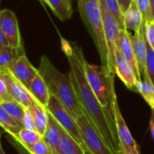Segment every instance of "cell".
<instances>
[{
  "mask_svg": "<svg viewBox=\"0 0 154 154\" xmlns=\"http://www.w3.org/2000/svg\"><path fill=\"white\" fill-rule=\"evenodd\" d=\"M42 139V136L37 131H32L25 128H22L15 137V141L23 148H26L30 145H32Z\"/></svg>",
  "mask_w": 154,
  "mask_h": 154,
  "instance_id": "cb8c5ba5",
  "label": "cell"
},
{
  "mask_svg": "<svg viewBox=\"0 0 154 154\" xmlns=\"http://www.w3.org/2000/svg\"><path fill=\"white\" fill-rule=\"evenodd\" d=\"M131 40L133 42L134 51L135 55V59L138 64L139 71L141 74L142 80L150 81L147 76L146 70V61H147V42L144 36L143 29L136 32L134 35L131 34Z\"/></svg>",
  "mask_w": 154,
  "mask_h": 154,
  "instance_id": "8fae6325",
  "label": "cell"
},
{
  "mask_svg": "<svg viewBox=\"0 0 154 154\" xmlns=\"http://www.w3.org/2000/svg\"><path fill=\"white\" fill-rule=\"evenodd\" d=\"M150 130H151V134L154 140V109L152 110V116H151V120H150Z\"/></svg>",
  "mask_w": 154,
  "mask_h": 154,
  "instance_id": "d590c367",
  "label": "cell"
},
{
  "mask_svg": "<svg viewBox=\"0 0 154 154\" xmlns=\"http://www.w3.org/2000/svg\"><path fill=\"white\" fill-rule=\"evenodd\" d=\"M0 104L5 108V110L9 114V116L21 127H23V119L25 108L14 100L2 101V102H0Z\"/></svg>",
  "mask_w": 154,
  "mask_h": 154,
  "instance_id": "603a6c76",
  "label": "cell"
},
{
  "mask_svg": "<svg viewBox=\"0 0 154 154\" xmlns=\"http://www.w3.org/2000/svg\"><path fill=\"white\" fill-rule=\"evenodd\" d=\"M0 28L2 29L10 47L14 49H23L18 21L15 14L12 10H0Z\"/></svg>",
  "mask_w": 154,
  "mask_h": 154,
  "instance_id": "52a82bcc",
  "label": "cell"
},
{
  "mask_svg": "<svg viewBox=\"0 0 154 154\" xmlns=\"http://www.w3.org/2000/svg\"><path fill=\"white\" fill-rule=\"evenodd\" d=\"M48 116H49L48 125L42 139L51 148L53 154H59V143L60 139L61 126L58 124V122L49 112H48Z\"/></svg>",
  "mask_w": 154,
  "mask_h": 154,
  "instance_id": "2e32d148",
  "label": "cell"
},
{
  "mask_svg": "<svg viewBox=\"0 0 154 154\" xmlns=\"http://www.w3.org/2000/svg\"><path fill=\"white\" fill-rule=\"evenodd\" d=\"M143 32L147 43L154 51V21H148L143 23Z\"/></svg>",
  "mask_w": 154,
  "mask_h": 154,
  "instance_id": "f546056e",
  "label": "cell"
},
{
  "mask_svg": "<svg viewBox=\"0 0 154 154\" xmlns=\"http://www.w3.org/2000/svg\"><path fill=\"white\" fill-rule=\"evenodd\" d=\"M28 90L30 91L31 95L35 99V101L47 109L51 95L49 93L48 88H47L42 77L41 76V74L39 72L36 75V77L32 79V81L31 82V84L28 88Z\"/></svg>",
  "mask_w": 154,
  "mask_h": 154,
  "instance_id": "9a60e30c",
  "label": "cell"
},
{
  "mask_svg": "<svg viewBox=\"0 0 154 154\" xmlns=\"http://www.w3.org/2000/svg\"><path fill=\"white\" fill-rule=\"evenodd\" d=\"M6 46H9L8 42H7L6 38L4 34L2 29L0 28V48L1 47H6Z\"/></svg>",
  "mask_w": 154,
  "mask_h": 154,
  "instance_id": "e575fe53",
  "label": "cell"
},
{
  "mask_svg": "<svg viewBox=\"0 0 154 154\" xmlns=\"http://www.w3.org/2000/svg\"><path fill=\"white\" fill-rule=\"evenodd\" d=\"M115 73L116 76H118V78L128 89L136 92V85L138 79L131 65L121 54L118 49L115 56Z\"/></svg>",
  "mask_w": 154,
  "mask_h": 154,
  "instance_id": "7c38bea8",
  "label": "cell"
},
{
  "mask_svg": "<svg viewBox=\"0 0 154 154\" xmlns=\"http://www.w3.org/2000/svg\"><path fill=\"white\" fill-rule=\"evenodd\" d=\"M65 1V3L67 4V5H69V6H72V5H71V0H64Z\"/></svg>",
  "mask_w": 154,
  "mask_h": 154,
  "instance_id": "f35d334b",
  "label": "cell"
},
{
  "mask_svg": "<svg viewBox=\"0 0 154 154\" xmlns=\"http://www.w3.org/2000/svg\"><path fill=\"white\" fill-rule=\"evenodd\" d=\"M76 122L84 143V147L88 151L92 154H116L103 140L84 114L79 116L76 119Z\"/></svg>",
  "mask_w": 154,
  "mask_h": 154,
  "instance_id": "5b68a950",
  "label": "cell"
},
{
  "mask_svg": "<svg viewBox=\"0 0 154 154\" xmlns=\"http://www.w3.org/2000/svg\"><path fill=\"white\" fill-rule=\"evenodd\" d=\"M124 23L125 29L127 31L133 30L136 32L143 29V18L136 6L134 0H133L129 8L124 14Z\"/></svg>",
  "mask_w": 154,
  "mask_h": 154,
  "instance_id": "e0dca14e",
  "label": "cell"
},
{
  "mask_svg": "<svg viewBox=\"0 0 154 154\" xmlns=\"http://www.w3.org/2000/svg\"><path fill=\"white\" fill-rule=\"evenodd\" d=\"M118 50L121 52V54L125 57V59L128 61V63L131 65L138 81H142L141 74L139 71L138 64L135 59L133 42L131 40V33L126 29H122L118 41H117Z\"/></svg>",
  "mask_w": 154,
  "mask_h": 154,
  "instance_id": "5bb4252c",
  "label": "cell"
},
{
  "mask_svg": "<svg viewBox=\"0 0 154 154\" xmlns=\"http://www.w3.org/2000/svg\"><path fill=\"white\" fill-rule=\"evenodd\" d=\"M101 10H102V14H103L105 33H106L109 58H110L113 67L115 68V56L118 49L117 41H118L122 28L119 26V24L117 23L116 19L112 16V14H109L103 6H101Z\"/></svg>",
  "mask_w": 154,
  "mask_h": 154,
  "instance_id": "9c48e42d",
  "label": "cell"
},
{
  "mask_svg": "<svg viewBox=\"0 0 154 154\" xmlns=\"http://www.w3.org/2000/svg\"><path fill=\"white\" fill-rule=\"evenodd\" d=\"M81 63L87 80L105 113L111 132L115 139L119 143L114 114V99L116 97L115 88L116 75L108 73L102 66L88 63L84 54L81 56Z\"/></svg>",
  "mask_w": 154,
  "mask_h": 154,
  "instance_id": "7a4b0ae2",
  "label": "cell"
},
{
  "mask_svg": "<svg viewBox=\"0 0 154 154\" xmlns=\"http://www.w3.org/2000/svg\"><path fill=\"white\" fill-rule=\"evenodd\" d=\"M24 52L23 49H14L10 46L0 48V72L8 70L14 60Z\"/></svg>",
  "mask_w": 154,
  "mask_h": 154,
  "instance_id": "ffe728a7",
  "label": "cell"
},
{
  "mask_svg": "<svg viewBox=\"0 0 154 154\" xmlns=\"http://www.w3.org/2000/svg\"><path fill=\"white\" fill-rule=\"evenodd\" d=\"M0 74L2 75L3 79L5 81L7 90H8L10 97L14 101L19 103L25 109H28L30 106H32L37 103L35 101V99L32 97V96L31 95L28 88L26 87H24L21 82H19L9 72V70L2 71V72H0Z\"/></svg>",
  "mask_w": 154,
  "mask_h": 154,
  "instance_id": "ba28073f",
  "label": "cell"
},
{
  "mask_svg": "<svg viewBox=\"0 0 154 154\" xmlns=\"http://www.w3.org/2000/svg\"><path fill=\"white\" fill-rule=\"evenodd\" d=\"M100 5L103 6L112 16L116 19L117 23L122 29H125L124 13L122 12L117 0H99Z\"/></svg>",
  "mask_w": 154,
  "mask_h": 154,
  "instance_id": "d4e9b609",
  "label": "cell"
},
{
  "mask_svg": "<svg viewBox=\"0 0 154 154\" xmlns=\"http://www.w3.org/2000/svg\"><path fill=\"white\" fill-rule=\"evenodd\" d=\"M83 148H84V151H85V153H86V154H92V153H91V152H89V151H88V150H87V149H86L85 147H83Z\"/></svg>",
  "mask_w": 154,
  "mask_h": 154,
  "instance_id": "60d3db41",
  "label": "cell"
},
{
  "mask_svg": "<svg viewBox=\"0 0 154 154\" xmlns=\"http://www.w3.org/2000/svg\"><path fill=\"white\" fill-rule=\"evenodd\" d=\"M136 92L139 93L152 110L154 109V87L151 81H138L136 85Z\"/></svg>",
  "mask_w": 154,
  "mask_h": 154,
  "instance_id": "484cf974",
  "label": "cell"
},
{
  "mask_svg": "<svg viewBox=\"0 0 154 154\" xmlns=\"http://www.w3.org/2000/svg\"><path fill=\"white\" fill-rule=\"evenodd\" d=\"M151 7H152V17L154 20V0H151Z\"/></svg>",
  "mask_w": 154,
  "mask_h": 154,
  "instance_id": "8d00e7d4",
  "label": "cell"
},
{
  "mask_svg": "<svg viewBox=\"0 0 154 154\" xmlns=\"http://www.w3.org/2000/svg\"><path fill=\"white\" fill-rule=\"evenodd\" d=\"M114 114H115V122L116 128L118 135L119 144L126 148H137L139 144L134 139L133 135L130 133V130L125 123V120L121 113L117 96L114 99Z\"/></svg>",
  "mask_w": 154,
  "mask_h": 154,
  "instance_id": "4fadbf2b",
  "label": "cell"
},
{
  "mask_svg": "<svg viewBox=\"0 0 154 154\" xmlns=\"http://www.w3.org/2000/svg\"><path fill=\"white\" fill-rule=\"evenodd\" d=\"M80 17L89 32L99 54L101 66L110 74H115L106 39L103 14L99 0H78Z\"/></svg>",
  "mask_w": 154,
  "mask_h": 154,
  "instance_id": "277c9868",
  "label": "cell"
},
{
  "mask_svg": "<svg viewBox=\"0 0 154 154\" xmlns=\"http://www.w3.org/2000/svg\"><path fill=\"white\" fill-rule=\"evenodd\" d=\"M4 129L0 126V140H1V138H2V135H3V134H4Z\"/></svg>",
  "mask_w": 154,
  "mask_h": 154,
  "instance_id": "74e56055",
  "label": "cell"
},
{
  "mask_svg": "<svg viewBox=\"0 0 154 154\" xmlns=\"http://www.w3.org/2000/svg\"><path fill=\"white\" fill-rule=\"evenodd\" d=\"M147 76L154 87V51L147 43V61H146Z\"/></svg>",
  "mask_w": 154,
  "mask_h": 154,
  "instance_id": "f1b7e54d",
  "label": "cell"
},
{
  "mask_svg": "<svg viewBox=\"0 0 154 154\" xmlns=\"http://www.w3.org/2000/svg\"><path fill=\"white\" fill-rule=\"evenodd\" d=\"M134 2L136 4L138 10L142 14L144 23L153 20L151 7V0H134Z\"/></svg>",
  "mask_w": 154,
  "mask_h": 154,
  "instance_id": "4316f807",
  "label": "cell"
},
{
  "mask_svg": "<svg viewBox=\"0 0 154 154\" xmlns=\"http://www.w3.org/2000/svg\"><path fill=\"white\" fill-rule=\"evenodd\" d=\"M59 154H86L84 148L80 146L62 127L59 143Z\"/></svg>",
  "mask_w": 154,
  "mask_h": 154,
  "instance_id": "d6986e66",
  "label": "cell"
},
{
  "mask_svg": "<svg viewBox=\"0 0 154 154\" xmlns=\"http://www.w3.org/2000/svg\"><path fill=\"white\" fill-rule=\"evenodd\" d=\"M116 154H141L140 147L137 148H126L119 144L118 152Z\"/></svg>",
  "mask_w": 154,
  "mask_h": 154,
  "instance_id": "d6a6232c",
  "label": "cell"
},
{
  "mask_svg": "<svg viewBox=\"0 0 154 154\" xmlns=\"http://www.w3.org/2000/svg\"><path fill=\"white\" fill-rule=\"evenodd\" d=\"M23 127L25 129H28V130L36 131L32 116L27 109H25V112H24V116H23Z\"/></svg>",
  "mask_w": 154,
  "mask_h": 154,
  "instance_id": "1f68e13d",
  "label": "cell"
},
{
  "mask_svg": "<svg viewBox=\"0 0 154 154\" xmlns=\"http://www.w3.org/2000/svg\"><path fill=\"white\" fill-rule=\"evenodd\" d=\"M24 149L29 152V154H53L52 151L43 139Z\"/></svg>",
  "mask_w": 154,
  "mask_h": 154,
  "instance_id": "83f0119b",
  "label": "cell"
},
{
  "mask_svg": "<svg viewBox=\"0 0 154 154\" xmlns=\"http://www.w3.org/2000/svg\"><path fill=\"white\" fill-rule=\"evenodd\" d=\"M8 70L19 82H21L27 88L39 72L38 69L34 68L29 61L25 52L22 53L14 60Z\"/></svg>",
  "mask_w": 154,
  "mask_h": 154,
  "instance_id": "30bf717a",
  "label": "cell"
},
{
  "mask_svg": "<svg viewBox=\"0 0 154 154\" xmlns=\"http://www.w3.org/2000/svg\"><path fill=\"white\" fill-rule=\"evenodd\" d=\"M48 112L54 117L58 124L82 147H84V143L81 138V134L78 126L76 120L69 114V112L65 108V106L53 96H51L48 106Z\"/></svg>",
  "mask_w": 154,
  "mask_h": 154,
  "instance_id": "8992f818",
  "label": "cell"
},
{
  "mask_svg": "<svg viewBox=\"0 0 154 154\" xmlns=\"http://www.w3.org/2000/svg\"><path fill=\"white\" fill-rule=\"evenodd\" d=\"M0 154H5V152H4V150L2 148V146H1V143H0Z\"/></svg>",
  "mask_w": 154,
  "mask_h": 154,
  "instance_id": "ab89813d",
  "label": "cell"
},
{
  "mask_svg": "<svg viewBox=\"0 0 154 154\" xmlns=\"http://www.w3.org/2000/svg\"><path fill=\"white\" fill-rule=\"evenodd\" d=\"M61 49L67 56L69 64V77L83 114L92 124L103 140L116 154L119 143L115 139L105 113L89 86L81 63L83 51L76 43H71L61 38Z\"/></svg>",
  "mask_w": 154,
  "mask_h": 154,
  "instance_id": "6da1fadb",
  "label": "cell"
},
{
  "mask_svg": "<svg viewBox=\"0 0 154 154\" xmlns=\"http://www.w3.org/2000/svg\"><path fill=\"white\" fill-rule=\"evenodd\" d=\"M119 5H120V8L122 10V12L125 14V12L129 8V6L131 5L133 0H117Z\"/></svg>",
  "mask_w": 154,
  "mask_h": 154,
  "instance_id": "836d02e7",
  "label": "cell"
},
{
  "mask_svg": "<svg viewBox=\"0 0 154 154\" xmlns=\"http://www.w3.org/2000/svg\"><path fill=\"white\" fill-rule=\"evenodd\" d=\"M0 126L4 129L5 132L8 133L14 139L17 136L20 130L23 128L21 127L5 110V108L0 104Z\"/></svg>",
  "mask_w": 154,
  "mask_h": 154,
  "instance_id": "44dd1931",
  "label": "cell"
},
{
  "mask_svg": "<svg viewBox=\"0 0 154 154\" xmlns=\"http://www.w3.org/2000/svg\"><path fill=\"white\" fill-rule=\"evenodd\" d=\"M27 110L30 112V114L32 116L36 131L43 137V134L48 125V120H49L48 110L38 103L30 106Z\"/></svg>",
  "mask_w": 154,
  "mask_h": 154,
  "instance_id": "ac0fdd59",
  "label": "cell"
},
{
  "mask_svg": "<svg viewBox=\"0 0 154 154\" xmlns=\"http://www.w3.org/2000/svg\"><path fill=\"white\" fill-rule=\"evenodd\" d=\"M8 100H14V99L10 97L8 90H7L5 81L3 79L2 75L0 74V102L8 101Z\"/></svg>",
  "mask_w": 154,
  "mask_h": 154,
  "instance_id": "4dcf8cb0",
  "label": "cell"
},
{
  "mask_svg": "<svg viewBox=\"0 0 154 154\" xmlns=\"http://www.w3.org/2000/svg\"><path fill=\"white\" fill-rule=\"evenodd\" d=\"M47 5L52 10L54 14L61 21L69 19L73 14L72 6H69L64 0H47Z\"/></svg>",
  "mask_w": 154,
  "mask_h": 154,
  "instance_id": "7402d4cb",
  "label": "cell"
},
{
  "mask_svg": "<svg viewBox=\"0 0 154 154\" xmlns=\"http://www.w3.org/2000/svg\"><path fill=\"white\" fill-rule=\"evenodd\" d=\"M41 2H42V3H45V4H47V0H40Z\"/></svg>",
  "mask_w": 154,
  "mask_h": 154,
  "instance_id": "b9f144b4",
  "label": "cell"
},
{
  "mask_svg": "<svg viewBox=\"0 0 154 154\" xmlns=\"http://www.w3.org/2000/svg\"><path fill=\"white\" fill-rule=\"evenodd\" d=\"M38 71L42 77L50 95L56 97L75 120L83 115L69 73L64 74L57 69L46 55L41 57Z\"/></svg>",
  "mask_w": 154,
  "mask_h": 154,
  "instance_id": "3957f363",
  "label": "cell"
},
{
  "mask_svg": "<svg viewBox=\"0 0 154 154\" xmlns=\"http://www.w3.org/2000/svg\"><path fill=\"white\" fill-rule=\"evenodd\" d=\"M0 4H1V0H0Z\"/></svg>",
  "mask_w": 154,
  "mask_h": 154,
  "instance_id": "7bdbcfd3",
  "label": "cell"
}]
</instances>
